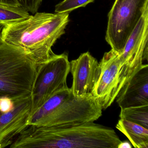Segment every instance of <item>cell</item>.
Instances as JSON below:
<instances>
[{"label": "cell", "mask_w": 148, "mask_h": 148, "mask_svg": "<svg viewBox=\"0 0 148 148\" xmlns=\"http://www.w3.org/2000/svg\"><path fill=\"white\" fill-rule=\"evenodd\" d=\"M38 66L23 48L0 44V98L14 100L31 96Z\"/></svg>", "instance_id": "277c9868"}, {"label": "cell", "mask_w": 148, "mask_h": 148, "mask_svg": "<svg viewBox=\"0 0 148 148\" xmlns=\"http://www.w3.org/2000/svg\"><path fill=\"white\" fill-rule=\"evenodd\" d=\"M11 111L0 113V148L10 146L29 125L32 107V96L14 100Z\"/></svg>", "instance_id": "9c48e42d"}, {"label": "cell", "mask_w": 148, "mask_h": 148, "mask_svg": "<svg viewBox=\"0 0 148 148\" xmlns=\"http://www.w3.org/2000/svg\"><path fill=\"white\" fill-rule=\"evenodd\" d=\"M100 74L92 92L102 110H106L116 99L119 84V54L111 49L105 53L99 63Z\"/></svg>", "instance_id": "ba28073f"}, {"label": "cell", "mask_w": 148, "mask_h": 148, "mask_svg": "<svg viewBox=\"0 0 148 148\" xmlns=\"http://www.w3.org/2000/svg\"><path fill=\"white\" fill-rule=\"evenodd\" d=\"M32 15L25 8L0 3V25L5 26L15 25L31 18Z\"/></svg>", "instance_id": "4fadbf2b"}, {"label": "cell", "mask_w": 148, "mask_h": 148, "mask_svg": "<svg viewBox=\"0 0 148 148\" xmlns=\"http://www.w3.org/2000/svg\"><path fill=\"white\" fill-rule=\"evenodd\" d=\"M94 1L95 0H64L55 6V12L56 13H70L77 8L85 7Z\"/></svg>", "instance_id": "9a60e30c"}, {"label": "cell", "mask_w": 148, "mask_h": 148, "mask_svg": "<svg viewBox=\"0 0 148 148\" xmlns=\"http://www.w3.org/2000/svg\"><path fill=\"white\" fill-rule=\"evenodd\" d=\"M121 140L114 130L88 122L56 126L29 125L11 148H118Z\"/></svg>", "instance_id": "6da1fadb"}, {"label": "cell", "mask_w": 148, "mask_h": 148, "mask_svg": "<svg viewBox=\"0 0 148 148\" xmlns=\"http://www.w3.org/2000/svg\"><path fill=\"white\" fill-rule=\"evenodd\" d=\"M116 128L127 137L133 147L148 148V129L121 119L119 120Z\"/></svg>", "instance_id": "7c38bea8"}, {"label": "cell", "mask_w": 148, "mask_h": 148, "mask_svg": "<svg viewBox=\"0 0 148 148\" xmlns=\"http://www.w3.org/2000/svg\"><path fill=\"white\" fill-rule=\"evenodd\" d=\"M70 72L68 55L53 54L48 60L38 65L32 90L31 115L61 90L68 87Z\"/></svg>", "instance_id": "8992f818"}, {"label": "cell", "mask_w": 148, "mask_h": 148, "mask_svg": "<svg viewBox=\"0 0 148 148\" xmlns=\"http://www.w3.org/2000/svg\"><path fill=\"white\" fill-rule=\"evenodd\" d=\"M21 7L26 9L29 13L34 14L38 12L42 0H17Z\"/></svg>", "instance_id": "2e32d148"}, {"label": "cell", "mask_w": 148, "mask_h": 148, "mask_svg": "<svg viewBox=\"0 0 148 148\" xmlns=\"http://www.w3.org/2000/svg\"><path fill=\"white\" fill-rule=\"evenodd\" d=\"M148 11V0H115L108 14L105 39L111 49L122 53L141 18Z\"/></svg>", "instance_id": "5b68a950"}, {"label": "cell", "mask_w": 148, "mask_h": 148, "mask_svg": "<svg viewBox=\"0 0 148 148\" xmlns=\"http://www.w3.org/2000/svg\"><path fill=\"white\" fill-rule=\"evenodd\" d=\"M69 22V13L36 12L23 22L4 27L1 37L4 42L25 50L39 65L54 54L52 47Z\"/></svg>", "instance_id": "7a4b0ae2"}, {"label": "cell", "mask_w": 148, "mask_h": 148, "mask_svg": "<svg viewBox=\"0 0 148 148\" xmlns=\"http://www.w3.org/2000/svg\"><path fill=\"white\" fill-rule=\"evenodd\" d=\"M148 11L142 16L129 37L122 53L118 93L123 86L148 60Z\"/></svg>", "instance_id": "52a82bcc"}, {"label": "cell", "mask_w": 148, "mask_h": 148, "mask_svg": "<svg viewBox=\"0 0 148 148\" xmlns=\"http://www.w3.org/2000/svg\"><path fill=\"white\" fill-rule=\"evenodd\" d=\"M119 117L148 129V105L121 109Z\"/></svg>", "instance_id": "5bb4252c"}, {"label": "cell", "mask_w": 148, "mask_h": 148, "mask_svg": "<svg viewBox=\"0 0 148 148\" xmlns=\"http://www.w3.org/2000/svg\"><path fill=\"white\" fill-rule=\"evenodd\" d=\"M14 102L12 99L5 97L0 98V113H6L14 108Z\"/></svg>", "instance_id": "e0dca14e"}, {"label": "cell", "mask_w": 148, "mask_h": 148, "mask_svg": "<svg viewBox=\"0 0 148 148\" xmlns=\"http://www.w3.org/2000/svg\"><path fill=\"white\" fill-rule=\"evenodd\" d=\"M102 110L92 94L75 97L67 87L53 96L31 115L28 125L56 126L94 122L102 116Z\"/></svg>", "instance_id": "3957f363"}, {"label": "cell", "mask_w": 148, "mask_h": 148, "mask_svg": "<svg viewBox=\"0 0 148 148\" xmlns=\"http://www.w3.org/2000/svg\"><path fill=\"white\" fill-rule=\"evenodd\" d=\"M116 99L121 109L148 105V64H143L123 86Z\"/></svg>", "instance_id": "8fae6325"}, {"label": "cell", "mask_w": 148, "mask_h": 148, "mask_svg": "<svg viewBox=\"0 0 148 148\" xmlns=\"http://www.w3.org/2000/svg\"><path fill=\"white\" fill-rule=\"evenodd\" d=\"M0 3L13 6H20L17 0H0Z\"/></svg>", "instance_id": "ac0fdd59"}, {"label": "cell", "mask_w": 148, "mask_h": 148, "mask_svg": "<svg viewBox=\"0 0 148 148\" xmlns=\"http://www.w3.org/2000/svg\"><path fill=\"white\" fill-rule=\"evenodd\" d=\"M70 72L73 79L70 89L73 96L79 97L92 94L100 74L97 60L89 52L84 53L70 62Z\"/></svg>", "instance_id": "30bf717a"}, {"label": "cell", "mask_w": 148, "mask_h": 148, "mask_svg": "<svg viewBox=\"0 0 148 148\" xmlns=\"http://www.w3.org/2000/svg\"><path fill=\"white\" fill-rule=\"evenodd\" d=\"M4 27V26L0 25V44L4 42L2 40V37H1V32H2V29Z\"/></svg>", "instance_id": "d6986e66"}]
</instances>
